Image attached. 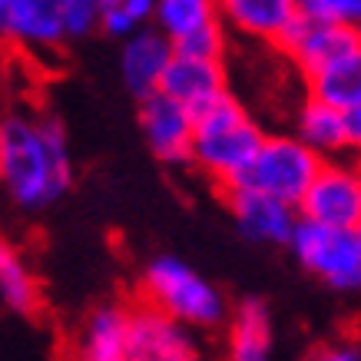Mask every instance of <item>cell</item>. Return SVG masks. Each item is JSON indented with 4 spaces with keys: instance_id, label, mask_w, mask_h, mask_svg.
I'll return each instance as SVG.
<instances>
[{
    "instance_id": "27",
    "label": "cell",
    "mask_w": 361,
    "mask_h": 361,
    "mask_svg": "<svg viewBox=\"0 0 361 361\" xmlns=\"http://www.w3.org/2000/svg\"><path fill=\"white\" fill-rule=\"evenodd\" d=\"M99 4H103V7H110V4H120V0H99Z\"/></svg>"
},
{
    "instance_id": "30",
    "label": "cell",
    "mask_w": 361,
    "mask_h": 361,
    "mask_svg": "<svg viewBox=\"0 0 361 361\" xmlns=\"http://www.w3.org/2000/svg\"><path fill=\"white\" fill-rule=\"evenodd\" d=\"M358 348H361V345H358Z\"/></svg>"
},
{
    "instance_id": "17",
    "label": "cell",
    "mask_w": 361,
    "mask_h": 361,
    "mask_svg": "<svg viewBox=\"0 0 361 361\" xmlns=\"http://www.w3.org/2000/svg\"><path fill=\"white\" fill-rule=\"evenodd\" d=\"M0 302L17 315H33L40 308V282L20 245L4 232H0Z\"/></svg>"
},
{
    "instance_id": "15",
    "label": "cell",
    "mask_w": 361,
    "mask_h": 361,
    "mask_svg": "<svg viewBox=\"0 0 361 361\" xmlns=\"http://www.w3.org/2000/svg\"><path fill=\"white\" fill-rule=\"evenodd\" d=\"M295 140H302L318 153L322 159H338V156L351 153V140H348V120L345 113L329 106V103H318V99L305 97V103L295 113Z\"/></svg>"
},
{
    "instance_id": "20",
    "label": "cell",
    "mask_w": 361,
    "mask_h": 361,
    "mask_svg": "<svg viewBox=\"0 0 361 361\" xmlns=\"http://www.w3.org/2000/svg\"><path fill=\"white\" fill-rule=\"evenodd\" d=\"M212 20H219L216 0H156L153 30H159L176 47Z\"/></svg>"
},
{
    "instance_id": "10",
    "label": "cell",
    "mask_w": 361,
    "mask_h": 361,
    "mask_svg": "<svg viewBox=\"0 0 361 361\" xmlns=\"http://www.w3.org/2000/svg\"><path fill=\"white\" fill-rule=\"evenodd\" d=\"M226 202H229V212L242 235L252 242H262V245H288L298 226L295 209L252 186L226 189Z\"/></svg>"
},
{
    "instance_id": "7",
    "label": "cell",
    "mask_w": 361,
    "mask_h": 361,
    "mask_svg": "<svg viewBox=\"0 0 361 361\" xmlns=\"http://www.w3.org/2000/svg\"><path fill=\"white\" fill-rule=\"evenodd\" d=\"M275 47L285 56H292L302 77H315L318 70L331 66L335 60L348 56L351 50L361 47V30L355 27H338V23H318L308 20L305 13H298L285 23L282 33L275 37Z\"/></svg>"
},
{
    "instance_id": "19",
    "label": "cell",
    "mask_w": 361,
    "mask_h": 361,
    "mask_svg": "<svg viewBox=\"0 0 361 361\" xmlns=\"http://www.w3.org/2000/svg\"><path fill=\"white\" fill-rule=\"evenodd\" d=\"M308 97L318 103H329L335 110L348 113L361 103V47L351 50L348 56L335 60L331 66L318 70L315 77H308Z\"/></svg>"
},
{
    "instance_id": "23",
    "label": "cell",
    "mask_w": 361,
    "mask_h": 361,
    "mask_svg": "<svg viewBox=\"0 0 361 361\" xmlns=\"http://www.w3.org/2000/svg\"><path fill=\"white\" fill-rule=\"evenodd\" d=\"M176 54H189V56H202V60H226V50H229V33L219 20L199 27L192 37H186L183 44L173 47Z\"/></svg>"
},
{
    "instance_id": "6",
    "label": "cell",
    "mask_w": 361,
    "mask_h": 361,
    "mask_svg": "<svg viewBox=\"0 0 361 361\" xmlns=\"http://www.w3.org/2000/svg\"><path fill=\"white\" fill-rule=\"evenodd\" d=\"M295 212L298 219L318 226L355 229L361 222V166L348 159H325Z\"/></svg>"
},
{
    "instance_id": "21",
    "label": "cell",
    "mask_w": 361,
    "mask_h": 361,
    "mask_svg": "<svg viewBox=\"0 0 361 361\" xmlns=\"http://www.w3.org/2000/svg\"><path fill=\"white\" fill-rule=\"evenodd\" d=\"M56 13H60L66 40H83L93 30H99L103 4L99 0H56Z\"/></svg>"
},
{
    "instance_id": "22",
    "label": "cell",
    "mask_w": 361,
    "mask_h": 361,
    "mask_svg": "<svg viewBox=\"0 0 361 361\" xmlns=\"http://www.w3.org/2000/svg\"><path fill=\"white\" fill-rule=\"evenodd\" d=\"M298 13L318 23H338L361 30V0H298Z\"/></svg>"
},
{
    "instance_id": "31",
    "label": "cell",
    "mask_w": 361,
    "mask_h": 361,
    "mask_svg": "<svg viewBox=\"0 0 361 361\" xmlns=\"http://www.w3.org/2000/svg\"><path fill=\"white\" fill-rule=\"evenodd\" d=\"M123 361H126V358H123Z\"/></svg>"
},
{
    "instance_id": "12",
    "label": "cell",
    "mask_w": 361,
    "mask_h": 361,
    "mask_svg": "<svg viewBox=\"0 0 361 361\" xmlns=\"http://www.w3.org/2000/svg\"><path fill=\"white\" fill-rule=\"evenodd\" d=\"M226 90L229 87H226V63L222 60H202V56L176 54V50L166 63L163 80H159V93L183 103L192 113L212 103L216 97H222Z\"/></svg>"
},
{
    "instance_id": "26",
    "label": "cell",
    "mask_w": 361,
    "mask_h": 361,
    "mask_svg": "<svg viewBox=\"0 0 361 361\" xmlns=\"http://www.w3.org/2000/svg\"><path fill=\"white\" fill-rule=\"evenodd\" d=\"M351 232H355V245H358V255H361V222H358V226H355Z\"/></svg>"
},
{
    "instance_id": "9",
    "label": "cell",
    "mask_w": 361,
    "mask_h": 361,
    "mask_svg": "<svg viewBox=\"0 0 361 361\" xmlns=\"http://www.w3.org/2000/svg\"><path fill=\"white\" fill-rule=\"evenodd\" d=\"M140 130L156 159L169 166H186L192 153V110L183 103L153 93L140 99Z\"/></svg>"
},
{
    "instance_id": "8",
    "label": "cell",
    "mask_w": 361,
    "mask_h": 361,
    "mask_svg": "<svg viewBox=\"0 0 361 361\" xmlns=\"http://www.w3.org/2000/svg\"><path fill=\"white\" fill-rule=\"evenodd\" d=\"M126 361H202L192 329L173 322L149 305L130 308L126 315Z\"/></svg>"
},
{
    "instance_id": "28",
    "label": "cell",
    "mask_w": 361,
    "mask_h": 361,
    "mask_svg": "<svg viewBox=\"0 0 361 361\" xmlns=\"http://www.w3.org/2000/svg\"><path fill=\"white\" fill-rule=\"evenodd\" d=\"M7 4H11V0H0V11H4V7H7Z\"/></svg>"
},
{
    "instance_id": "25",
    "label": "cell",
    "mask_w": 361,
    "mask_h": 361,
    "mask_svg": "<svg viewBox=\"0 0 361 361\" xmlns=\"http://www.w3.org/2000/svg\"><path fill=\"white\" fill-rule=\"evenodd\" d=\"M312 361H361V348L358 341H338V345H329L312 355Z\"/></svg>"
},
{
    "instance_id": "4",
    "label": "cell",
    "mask_w": 361,
    "mask_h": 361,
    "mask_svg": "<svg viewBox=\"0 0 361 361\" xmlns=\"http://www.w3.org/2000/svg\"><path fill=\"white\" fill-rule=\"evenodd\" d=\"M322 163L325 159L312 153L292 133H272V136L265 133L262 146H259V153H255L249 173L239 186H252L295 209L305 196V189L312 186L315 173L322 169Z\"/></svg>"
},
{
    "instance_id": "24",
    "label": "cell",
    "mask_w": 361,
    "mask_h": 361,
    "mask_svg": "<svg viewBox=\"0 0 361 361\" xmlns=\"http://www.w3.org/2000/svg\"><path fill=\"white\" fill-rule=\"evenodd\" d=\"M116 7H120V11L130 17V23L136 27V30H142V27H153L156 0H120Z\"/></svg>"
},
{
    "instance_id": "11",
    "label": "cell",
    "mask_w": 361,
    "mask_h": 361,
    "mask_svg": "<svg viewBox=\"0 0 361 361\" xmlns=\"http://www.w3.org/2000/svg\"><path fill=\"white\" fill-rule=\"evenodd\" d=\"M0 37L30 54H54L66 44L56 0H11L0 11Z\"/></svg>"
},
{
    "instance_id": "1",
    "label": "cell",
    "mask_w": 361,
    "mask_h": 361,
    "mask_svg": "<svg viewBox=\"0 0 361 361\" xmlns=\"http://www.w3.org/2000/svg\"><path fill=\"white\" fill-rule=\"evenodd\" d=\"M73 186L63 123L50 113L0 110V192L20 212H44Z\"/></svg>"
},
{
    "instance_id": "5",
    "label": "cell",
    "mask_w": 361,
    "mask_h": 361,
    "mask_svg": "<svg viewBox=\"0 0 361 361\" xmlns=\"http://www.w3.org/2000/svg\"><path fill=\"white\" fill-rule=\"evenodd\" d=\"M288 249L308 275H315L335 292H361V255L351 229H331L298 219Z\"/></svg>"
},
{
    "instance_id": "29",
    "label": "cell",
    "mask_w": 361,
    "mask_h": 361,
    "mask_svg": "<svg viewBox=\"0 0 361 361\" xmlns=\"http://www.w3.org/2000/svg\"><path fill=\"white\" fill-rule=\"evenodd\" d=\"M288 4H295V7H298V0H288Z\"/></svg>"
},
{
    "instance_id": "2",
    "label": "cell",
    "mask_w": 361,
    "mask_h": 361,
    "mask_svg": "<svg viewBox=\"0 0 361 361\" xmlns=\"http://www.w3.org/2000/svg\"><path fill=\"white\" fill-rule=\"evenodd\" d=\"M265 140V130L252 120L229 90L192 113V153L189 163L222 189L239 186Z\"/></svg>"
},
{
    "instance_id": "16",
    "label": "cell",
    "mask_w": 361,
    "mask_h": 361,
    "mask_svg": "<svg viewBox=\"0 0 361 361\" xmlns=\"http://www.w3.org/2000/svg\"><path fill=\"white\" fill-rule=\"evenodd\" d=\"M226 361H272V315L262 298L239 302L229 325Z\"/></svg>"
},
{
    "instance_id": "13",
    "label": "cell",
    "mask_w": 361,
    "mask_h": 361,
    "mask_svg": "<svg viewBox=\"0 0 361 361\" xmlns=\"http://www.w3.org/2000/svg\"><path fill=\"white\" fill-rule=\"evenodd\" d=\"M173 56V44L159 30L142 27L123 40L120 50V77L136 99H146L159 93V80L166 73V63Z\"/></svg>"
},
{
    "instance_id": "3",
    "label": "cell",
    "mask_w": 361,
    "mask_h": 361,
    "mask_svg": "<svg viewBox=\"0 0 361 361\" xmlns=\"http://www.w3.org/2000/svg\"><path fill=\"white\" fill-rule=\"evenodd\" d=\"M142 295L146 305L169 315L186 329H216L226 322L229 305L206 275L176 255H156L142 272Z\"/></svg>"
},
{
    "instance_id": "18",
    "label": "cell",
    "mask_w": 361,
    "mask_h": 361,
    "mask_svg": "<svg viewBox=\"0 0 361 361\" xmlns=\"http://www.w3.org/2000/svg\"><path fill=\"white\" fill-rule=\"evenodd\" d=\"M126 315H130V308L99 305L97 312L87 318L83 331H80L73 361H123Z\"/></svg>"
},
{
    "instance_id": "14",
    "label": "cell",
    "mask_w": 361,
    "mask_h": 361,
    "mask_svg": "<svg viewBox=\"0 0 361 361\" xmlns=\"http://www.w3.org/2000/svg\"><path fill=\"white\" fill-rule=\"evenodd\" d=\"M216 4L226 33H239L245 40H262V44H275V37L298 11L288 0H216Z\"/></svg>"
}]
</instances>
